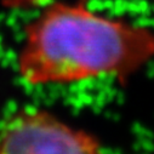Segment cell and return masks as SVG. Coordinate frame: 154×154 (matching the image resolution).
<instances>
[{"mask_svg": "<svg viewBox=\"0 0 154 154\" xmlns=\"http://www.w3.org/2000/svg\"><path fill=\"white\" fill-rule=\"evenodd\" d=\"M153 61L154 27L79 0L50 3L27 23L16 64L27 85L50 86L125 84Z\"/></svg>", "mask_w": 154, "mask_h": 154, "instance_id": "cell-1", "label": "cell"}, {"mask_svg": "<svg viewBox=\"0 0 154 154\" xmlns=\"http://www.w3.org/2000/svg\"><path fill=\"white\" fill-rule=\"evenodd\" d=\"M0 154H104L91 134L43 109L14 114L0 131Z\"/></svg>", "mask_w": 154, "mask_h": 154, "instance_id": "cell-2", "label": "cell"}]
</instances>
